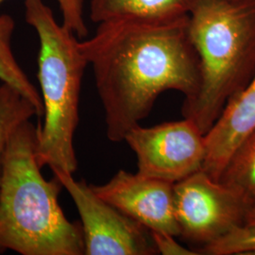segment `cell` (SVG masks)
Here are the masks:
<instances>
[{
  "label": "cell",
  "mask_w": 255,
  "mask_h": 255,
  "mask_svg": "<svg viewBox=\"0 0 255 255\" xmlns=\"http://www.w3.org/2000/svg\"><path fill=\"white\" fill-rule=\"evenodd\" d=\"M188 19L108 21L99 24L90 39L80 42L93 68L110 141H124L164 92L182 93L183 103L196 98L201 64Z\"/></svg>",
  "instance_id": "cell-1"
},
{
  "label": "cell",
  "mask_w": 255,
  "mask_h": 255,
  "mask_svg": "<svg viewBox=\"0 0 255 255\" xmlns=\"http://www.w3.org/2000/svg\"><path fill=\"white\" fill-rule=\"evenodd\" d=\"M38 127L30 120L9 141L0 171V252L22 255H82V225L59 202L64 188L46 180L36 156Z\"/></svg>",
  "instance_id": "cell-2"
},
{
  "label": "cell",
  "mask_w": 255,
  "mask_h": 255,
  "mask_svg": "<svg viewBox=\"0 0 255 255\" xmlns=\"http://www.w3.org/2000/svg\"><path fill=\"white\" fill-rule=\"evenodd\" d=\"M188 32L200 58L201 86L182 115L206 134L255 74V0H197Z\"/></svg>",
  "instance_id": "cell-3"
},
{
  "label": "cell",
  "mask_w": 255,
  "mask_h": 255,
  "mask_svg": "<svg viewBox=\"0 0 255 255\" xmlns=\"http://www.w3.org/2000/svg\"><path fill=\"white\" fill-rule=\"evenodd\" d=\"M26 20L40 41L38 80L44 106V124L38 126L39 165L75 173L78 169L74 138L79 124L82 79L88 63L80 41L59 24L43 0H26Z\"/></svg>",
  "instance_id": "cell-4"
},
{
  "label": "cell",
  "mask_w": 255,
  "mask_h": 255,
  "mask_svg": "<svg viewBox=\"0 0 255 255\" xmlns=\"http://www.w3.org/2000/svg\"><path fill=\"white\" fill-rule=\"evenodd\" d=\"M174 210L180 237L202 248L244 225L250 205L236 190L200 170L174 184Z\"/></svg>",
  "instance_id": "cell-5"
},
{
  "label": "cell",
  "mask_w": 255,
  "mask_h": 255,
  "mask_svg": "<svg viewBox=\"0 0 255 255\" xmlns=\"http://www.w3.org/2000/svg\"><path fill=\"white\" fill-rule=\"evenodd\" d=\"M81 217L84 255H151L157 251L150 231L104 201L84 180L51 168Z\"/></svg>",
  "instance_id": "cell-6"
},
{
  "label": "cell",
  "mask_w": 255,
  "mask_h": 255,
  "mask_svg": "<svg viewBox=\"0 0 255 255\" xmlns=\"http://www.w3.org/2000/svg\"><path fill=\"white\" fill-rule=\"evenodd\" d=\"M124 141L135 153L137 173L174 184L201 170L205 161V134L186 118L153 127L139 124Z\"/></svg>",
  "instance_id": "cell-7"
},
{
  "label": "cell",
  "mask_w": 255,
  "mask_h": 255,
  "mask_svg": "<svg viewBox=\"0 0 255 255\" xmlns=\"http://www.w3.org/2000/svg\"><path fill=\"white\" fill-rule=\"evenodd\" d=\"M101 199L149 231L180 237L174 210V183L119 170L103 184H91Z\"/></svg>",
  "instance_id": "cell-8"
},
{
  "label": "cell",
  "mask_w": 255,
  "mask_h": 255,
  "mask_svg": "<svg viewBox=\"0 0 255 255\" xmlns=\"http://www.w3.org/2000/svg\"><path fill=\"white\" fill-rule=\"evenodd\" d=\"M255 128V74L244 89L229 101L205 134L206 156L202 169L219 181L237 146Z\"/></svg>",
  "instance_id": "cell-9"
},
{
  "label": "cell",
  "mask_w": 255,
  "mask_h": 255,
  "mask_svg": "<svg viewBox=\"0 0 255 255\" xmlns=\"http://www.w3.org/2000/svg\"><path fill=\"white\" fill-rule=\"evenodd\" d=\"M197 0H90L92 21L168 19L189 15Z\"/></svg>",
  "instance_id": "cell-10"
},
{
  "label": "cell",
  "mask_w": 255,
  "mask_h": 255,
  "mask_svg": "<svg viewBox=\"0 0 255 255\" xmlns=\"http://www.w3.org/2000/svg\"><path fill=\"white\" fill-rule=\"evenodd\" d=\"M14 28L15 22L11 16L9 14L0 15V81L16 88L35 106L38 118H42L44 106L41 94L19 65L11 49Z\"/></svg>",
  "instance_id": "cell-11"
},
{
  "label": "cell",
  "mask_w": 255,
  "mask_h": 255,
  "mask_svg": "<svg viewBox=\"0 0 255 255\" xmlns=\"http://www.w3.org/2000/svg\"><path fill=\"white\" fill-rule=\"evenodd\" d=\"M219 181L240 194L250 205L255 203V128L229 159Z\"/></svg>",
  "instance_id": "cell-12"
},
{
  "label": "cell",
  "mask_w": 255,
  "mask_h": 255,
  "mask_svg": "<svg viewBox=\"0 0 255 255\" xmlns=\"http://www.w3.org/2000/svg\"><path fill=\"white\" fill-rule=\"evenodd\" d=\"M38 117L35 106L11 85H0V171L9 141L21 125Z\"/></svg>",
  "instance_id": "cell-13"
},
{
  "label": "cell",
  "mask_w": 255,
  "mask_h": 255,
  "mask_svg": "<svg viewBox=\"0 0 255 255\" xmlns=\"http://www.w3.org/2000/svg\"><path fill=\"white\" fill-rule=\"evenodd\" d=\"M197 252L206 255H255V225L239 226Z\"/></svg>",
  "instance_id": "cell-14"
},
{
  "label": "cell",
  "mask_w": 255,
  "mask_h": 255,
  "mask_svg": "<svg viewBox=\"0 0 255 255\" xmlns=\"http://www.w3.org/2000/svg\"><path fill=\"white\" fill-rule=\"evenodd\" d=\"M5 0H0V6ZM63 14V25L79 38L88 33L84 20V0H57Z\"/></svg>",
  "instance_id": "cell-15"
},
{
  "label": "cell",
  "mask_w": 255,
  "mask_h": 255,
  "mask_svg": "<svg viewBox=\"0 0 255 255\" xmlns=\"http://www.w3.org/2000/svg\"><path fill=\"white\" fill-rule=\"evenodd\" d=\"M157 254L163 255H197L198 252L182 246L176 241L173 235L164 232L150 231Z\"/></svg>",
  "instance_id": "cell-16"
},
{
  "label": "cell",
  "mask_w": 255,
  "mask_h": 255,
  "mask_svg": "<svg viewBox=\"0 0 255 255\" xmlns=\"http://www.w3.org/2000/svg\"><path fill=\"white\" fill-rule=\"evenodd\" d=\"M245 224L246 225H255V203L250 208L248 214H247Z\"/></svg>",
  "instance_id": "cell-17"
}]
</instances>
